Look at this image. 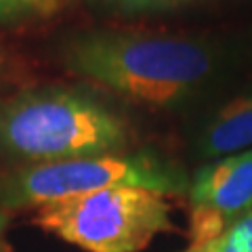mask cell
<instances>
[{
	"label": "cell",
	"mask_w": 252,
	"mask_h": 252,
	"mask_svg": "<svg viewBox=\"0 0 252 252\" xmlns=\"http://www.w3.org/2000/svg\"><path fill=\"white\" fill-rule=\"evenodd\" d=\"M2 229H4V217L0 215V233H2Z\"/></svg>",
	"instance_id": "10"
},
{
	"label": "cell",
	"mask_w": 252,
	"mask_h": 252,
	"mask_svg": "<svg viewBox=\"0 0 252 252\" xmlns=\"http://www.w3.org/2000/svg\"><path fill=\"white\" fill-rule=\"evenodd\" d=\"M252 149V97L227 103L208 124L202 139L204 156H225Z\"/></svg>",
	"instance_id": "6"
},
{
	"label": "cell",
	"mask_w": 252,
	"mask_h": 252,
	"mask_svg": "<svg viewBox=\"0 0 252 252\" xmlns=\"http://www.w3.org/2000/svg\"><path fill=\"white\" fill-rule=\"evenodd\" d=\"M191 246L204 244L235 220L250 215L252 208V149L231 154L208 164L195 175L191 189Z\"/></svg>",
	"instance_id": "5"
},
{
	"label": "cell",
	"mask_w": 252,
	"mask_h": 252,
	"mask_svg": "<svg viewBox=\"0 0 252 252\" xmlns=\"http://www.w3.org/2000/svg\"><path fill=\"white\" fill-rule=\"evenodd\" d=\"M185 175L152 154H101L42 162L19 170L4 189L11 206H44L114 187H143L158 193H181Z\"/></svg>",
	"instance_id": "4"
},
{
	"label": "cell",
	"mask_w": 252,
	"mask_h": 252,
	"mask_svg": "<svg viewBox=\"0 0 252 252\" xmlns=\"http://www.w3.org/2000/svg\"><path fill=\"white\" fill-rule=\"evenodd\" d=\"M34 223L86 252H141L156 235L172 229L164 193L114 187L44 204Z\"/></svg>",
	"instance_id": "3"
},
{
	"label": "cell",
	"mask_w": 252,
	"mask_h": 252,
	"mask_svg": "<svg viewBox=\"0 0 252 252\" xmlns=\"http://www.w3.org/2000/svg\"><path fill=\"white\" fill-rule=\"evenodd\" d=\"M126 141L120 118L72 91L21 93L0 105V145L38 164L118 154Z\"/></svg>",
	"instance_id": "2"
},
{
	"label": "cell",
	"mask_w": 252,
	"mask_h": 252,
	"mask_svg": "<svg viewBox=\"0 0 252 252\" xmlns=\"http://www.w3.org/2000/svg\"><path fill=\"white\" fill-rule=\"evenodd\" d=\"M69 65L128 101L166 107L206 80L212 57L202 44L183 38L97 34L74 46Z\"/></svg>",
	"instance_id": "1"
},
{
	"label": "cell",
	"mask_w": 252,
	"mask_h": 252,
	"mask_svg": "<svg viewBox=\"0 0 252 252\" xmlns=\"http://www.w3.org/2000/svg\"><path fill=\"white\" fill-rule=\"evenodd\" d=\"M183 252H252V212L229 225L223 233Z\"/></svg>",
	"instance_id": "7"
},
{
	"label": "cell",
	"mask_w": 252,
	"mask_h": 252,
	"mask_svg": "<svg viewBox=\"0 0 252 252\" xmlns=\"http://www.w3.org/2000/svg\"><path fill=\"white\" fill-rule=\"evenodd\" d=\"M112 4H118L128 11H141V9H158V6H168L181 2V0H109Z\"/></svg>",
	"instance_id": "9"
},
{
	"label": "cell",
	"mask_w": 252,
	"mask_h": 252,
	"mask_svg": "<svg viewBox=\"0 0 252 252\" xmlns=\"http://www.w3.org/2000/svg\"><path fill=\"white\" fill-rule=\"evenodd\" d=\"M0 78H2V55H0Z\"/></svg>",
	"instance_id": "11"
},
{
	"label": "cell",
	"mask_w": 252,
	"mask_h": 252,
	"mask_svg": "<svg viewBox=\"0 0 252 252\" xmlns=\"http://www.w3.org/2000/svg\"><path fill=\"white\" fill-rule=\"evenodd\" d=\"M49 0H0V21L28 15L36 9H44Z\"/></svg>",
	"instance_id": "8"
}]
</instances>
